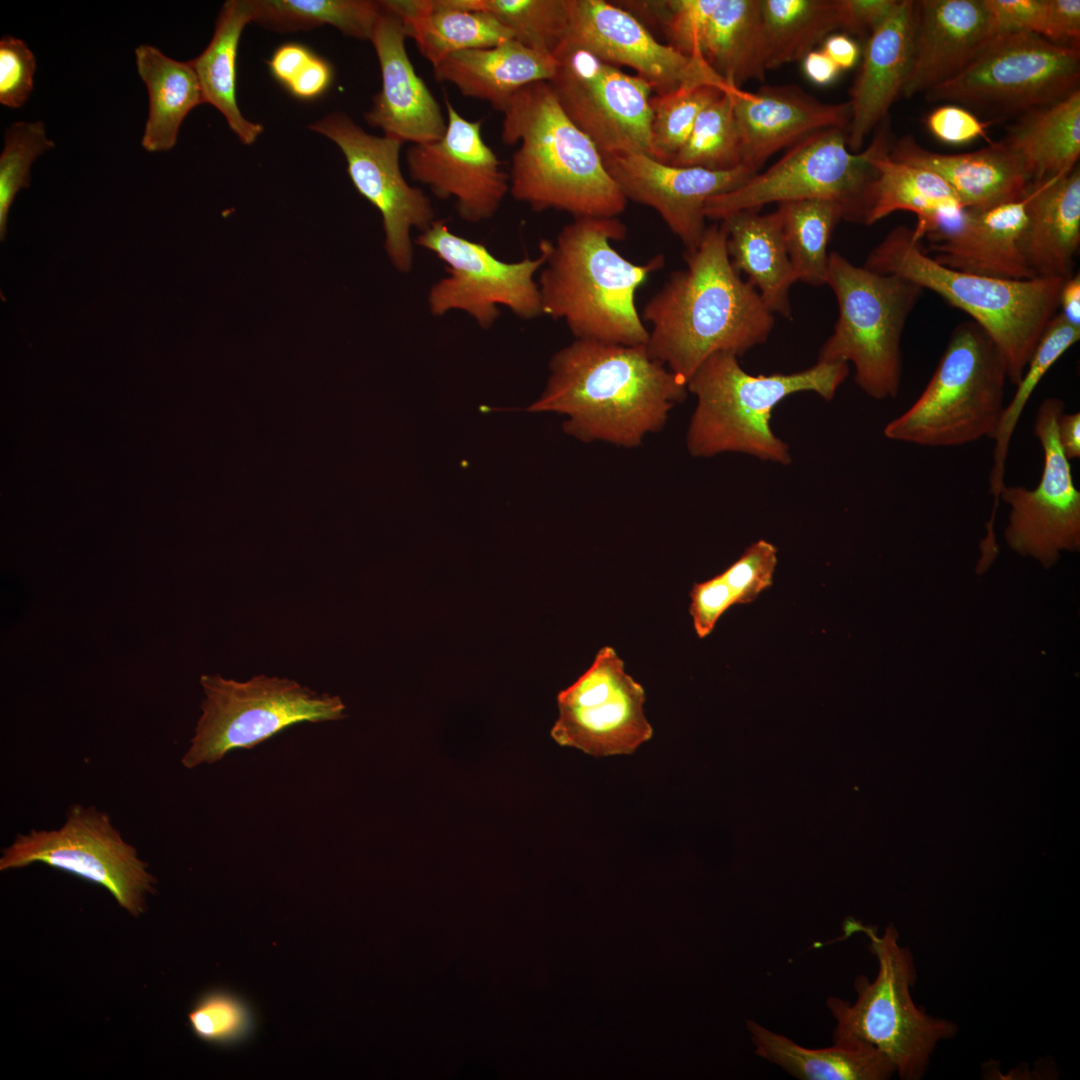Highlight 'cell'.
<instances>
[{
	"label": "cell",
	"instance_id": "obj_1",
	"mask_svg": "<svg viewBox=\"0 0 1080 1080\" xmlns=\"http://www.w3.org/2000/svg\"><path fill=\"white\" fill-rule=\"evenodd\" d=\"M549 371L542 394L527 410L566 415L565 433L583 442L637 447L663 428L688 392L686 381L646 345L575 338L552 356Z\"/></svg>",
	"mask_w": 1080,
	"mask_h": 1080
},
{
	"label": "cell",
	"instance_id": "obj_2",
	"mask_svg": "<svg viewBox=\"0 0 1080 1080\" xmlns=\"http://www.w3.org/2000/svg\"><path fill=\"white\" fill-rule=\"evenodd\" d=\"M726 242L721 222L707 227L697 249L685 252L686 267L643 308L649 354L686 382L716 352L740 357L765 343L775 324L758 291L733 268Z\"/></svg>",
	"mask_w": 1080,
	"mask_h": 1080
},
{
	"label": "cell",
	"instance_id": "obj_3",
	"mask_svg": "<svg viewBox=\"0 0 1080 1080\" xmlns=\"http://www.w3.org/2000/svg\"><path fill=\"white\" fill-rule=\"evenodd\" d=\"M502 113V142L519 144L508 173L515 200L574 218L617 217L625 210L628 201L600 151L564 113L548 82L519 90Z\"/></svg>",
	"mask_w": 1080,
	"mask_h": 1080
},
{
	"label": "cell",
	"instance_id": "obj_4",
	"mask_svg": "<svg viewBox=\"0 0 1080 1080\" xmlns=\"http://www.w3.org/2000/svg\"><path fill=\"white\" fill-rule=\"evenodd\" d=\"M627 227L617 217H580L565 225L541 268L542 314L562 320L578 339L646 345L648 330L635 293L662 268V255L635 264L611 242L624 240Z\"/></svg>",
	"mask_w": 1080,
	"mask_h": 1080
},
{
	"label": "cell",
	"instance_id": "obj_5",
	"mask_svg": "<svg viewBox=\"0 0 1080 1080\" xmlns=\"http://www.w3.org/2000/svg\"><path fill=\"white\" fill-rule=\"evenodd\" d=\"M864 267L905 278L969 315L994 345L1007 380L1017 385L1056 315L1066 279L992 278L945 267L922 246L913 229L898 226L869 253Z\"/></svg>",
	"mask_w": 1080,
	"mask_h": 1080
},
{
	"label": "cell",
	"instance_id": "obj_6",
	"mask_svg": "<svg viewBox=\"0 0 1080 1080\" xmlns=\"http://www.w3.org/2000/svg\"><path fill=\"white\" fill-rule=\"evenodd\" d=\"M738 358L716 352L687 380L688 392L697 399L687 430V449L698 458L735 452L788 465L792 461L789 446L771 427L773 410L800 392L832 400L848 376V363L816 362L789 374L752 375Z\"/></svg>",
	"mask_w": 1080,
	"mask_h": 1080
},
{
	"label": "cell",
	"instance_id": "obj_7",
	"mask_svg": "<svg viewBox=\"0 0 1080 1080\" xmlns=\"http://www.w3.org/2000/svg\"><path fill=\"white\" fill-rule=\"evenodd\" d=\"M844 924L845 933L859 932L868 938L878 972L872 981L864 975L855 978L853 1003L836 996L827 998L826 1007L836 1021L832 1041L871 1044L891 1061L901 1079L919 1080L937 1045L954 1037L958 1026L927 1014L914 1003L911 988L917 981V970L913 954L900 944L893 923L882 935L877 927L851 918Z\"/></svg>",
	"mask_w": 1080,
	"mask_h": 1080
},
{
	"label": "cell",
	"instance_id": "obj_8",
	"mask_svg": "<svg viewBox=\"0 0 1080 1080\" xmlns=\"http://www.w3.org/2000/svg\"><path fill=\"white\" fill-rule=\"evenodd\" d=\"M1005 366L974 323L952 332L918 399L884 427L890 440L924 447H954L992 438L1004 410Z\"/></svg>",
	"mask_w": 1080,
	"mask_h": 1080
},
{
	"label": "cell",
	"instance_id": "obj_9",
	"mask_svg": "<svg viewBox=\"0 0 1080 1080\" xmlns=\"http://www.w3.org/2000/svg\"><path fill=\"white\" fill-rule=\"evenodd\" d=\"M839 316L817 362H851L855 383L876 400L894 398L902 377L901 338L923 289L895 274L852 264L829 253L827 284Z\"/></svg>",
	"mask_w": 1080,
	"mask_h": 1080
},
{
	"label": "cell",
	"instance_id": "obj_10",
	"mask_svg": "<svg viewBox=\"0 0 1080 1080\" xmlns=\"http://www.w3.org/2000/svg\"><path fill=\"white\" fill-rule=\"evenodd\" d=\"M1079 47L1034 33L996 35L955 77L925 93L990 116L993 123L1054 103L1079 89Z\"/></svg>",
	"mask_w": 1080,
	"mask_h": 1080
},
{
	"label": "cell",
	"instance_id": "obj_11",
	"mask_svg": "<svg viewBox=\"0 0 1080 1080\" xmlns=\"http://www.w3.org/2000/svg\"><path fill=\"white\" fill-rule=\"evenodd\" d=\"M200 684L202 713L181 759L187 769L214 764L235 749H253L293 725L345 716L339 696L287 678L257 675L240 682L216 674L202 675Z\"/></svg>",
	"mask_w": 1080,
	"mask_h": 1080
},
{
	"label": "cell",
	"instance_id": "obj_12",
	"mask_svg": "<svg viewBox=\"0 0 1080 1080\" xmlns=\"http://www.w3.org/2000/svg\"><path fill=\"white\" fill-rule=\"evenodd\" d=\"M875 175L870 145L852 152L846 130H824L793 145L775 164L738 188L709 198L704 214L721 221L769 203L821 199L838 203L844 220L864 224Z\"/></svg>",
	"mask_w": 1080,
	"mask_h": 1080
},
{
	"label": "cell",
	"instance_id": "obj_13",
	"mask_svg": "<svg viewBox=\"0 0 1080 1080\" xmlns=\"http://www.w3.org/2000/svg\"><path fill=\"white\" fill-rule=\"evenodd\" d=\"M44 863L107 889L119 906L138 917L157 892V879L110 816L94 806L72 804L59 829L18 834L2 850L0 870Z\"/></svg>",
	"mask_w": 1080,
	"mask_h": 1080
},
{
	"label": "cell",
	"instance_id": "obj_14",
	"mask_svg": "<svg viewBox=\"0 0 1080 1080\" xmlns=\"http://www.w3.org/2000/svg\"><path fill=\"white\" fill-rule=\"evenodd\" d=\"M549 241L541 239L535 258L506 262L484 244L453 233L444 220H435L415 240L446 265L447 275L429 289L430 313L441 317L461 311L485 330L495 325L501 306L520 319L539 317L541 299L534 276L546 262Z\"/></svg>",
	"mask_w": 1080,
	"mask_h": 1080
},
{
	"label": "cell",
	"instance_id": "obj_15",
	"mask_svg": "<svg viewBox=\"0 0 1080 1080\" xmlns=\"http://www.w3.org/2000/svg\"><path fill=\"white\" fill-rule=\"evenodd\" d=\"M548 82L568 118L603 157L651 149V86L582 49L554 56Z\"/></svg>",
	"mask_w": 1080,
	"mask_h": 1080
},
{
	"label": "cell",
	"instance_id": "obj_16",
	"mask_svg": "<svg viewBox=\"0 0 1080 1080\" xmlns=\"http://www.w3.org/2000/svg\"><path fill=\"white\" fill-rule=\"evenodd\" d=\"M1064 409L1063 400L1049 397L1036 413L1033 431L1043 450L1037 486L1004 485L999 495L1010 508L1004 531L1007 546L1046 569L1057 564L1062 553L1080 549V491L1057 435Z\"/></svg>",
	"mask_w": 1080,
	"mask_h": 1080
},
{
	"label": "cell",
	"instance_id": "obj_17",
	"mask_svg": "<svg viewBox=\"0 0 1080 1080\" xmlns=\"http://www.w3.org/2000/svg\"><path fill=\"white\" fill-rule=\"evenodd\" d=\"M342 151L352 184L382 217L384 247L394 267L408 273L413 266L412 229L426 230L436 219L430 198L411 186L400 168V141L367 133L343 112L330 113L309 125Z\"/></svg>",
	"mask_w": 1080,
	"mask_h": 1080
},
{
	"label": "cell",
	"instance_id": "obj_18",
	"mask_svg": "<svg viewBox=\"0 0 1080 1080\" xmlns=\"http://www.w3.org/2000/svg\"><path fill=\"white\" fill-rule=\"evenodd\" d=\"M557 701L559 718L551 736L561 746L595 757L631 754L653 735L643 710L644 688L611 646L597 652Z\"/></svg>",
	"mask_w": 1080,
	"mask_h": 1080
},
{
	"label": "cell",
	"instance_id": "obj_19",
	"mask_svg": "<svg viewBox=\"0 0 1080 1080\" xmlns=\"http://www.w3.org/2000/svg\"><path fill=\"white\" fill-rule=\"evenodd\" d=\"M568 30L555 52L585 50L601 61L632 68L656 94L713 85L733 90L701 57L685 56L659 42L636 17L604 0H566Z\"/></svg>",
	"mask_w": 1080,
	"mask_h": 1080
},
{
	"label": "cell",
	"instance_id": "obj_20",
	"mask_svg": "<svg viewBox=\"0 0 1080 1080\" xmlns=\"http://www.w3.org/2000/svg\"><path fill=\"white\" fill-rule=\"evenodd\" d=\"M447 127L434 142L412 144L405 154L412 180L440 199L454 200L468 223L490 220L509 192V174L482 136V121L468 120L444 99Z\"/></svg>",
	"mask_w": 1080,
	"mask_h": 1080
},
{
	"label": "cell",
	"instance_id": "obj_21",
	"mask_svg": "<svg viewBox=\"0 0 1080 1080\" xmlns=\"http://www.w3.org/2000/svg\"><path fill=\"white\" fill-rule=\"evenodd\" d=\"M605 167L628 200L656 210L670 231L692 252L706 230L704 207L716 195L732 191L754 172L741 165L712 171L662 163L646 153L603 157Z\"/></svg>",
	"mask_w": 1080,
	"mask_h": 1080
},
{
	"label": "cell",
	"instance_id": "obj_22",
	"mask_svg": "<svg viewBox=\"0 0 1080 1080\" xmlns=\"http://www.w3.org/2000/svg\"><path fill=\"white\" fill-rule=\"evenodd\" d=\"M406 38L401 20L382 8L370 39L380 66L381 89L364 119L384 136L403 144L430 143L444 135L447 122L440 104L415 71Z\"/></svg>",
	"mask_w": 1080,
	"mask_h": 1080
},
{
	"label": "cell",
	"instance_id": "obj_23",
	"mask_svg": "<svg viewBox=\"0 0 1080 1080\" xmlns=\"http://www.w3.org/2000/svg\"><path fill=\"white\" fill-rule=\"evenodd\" d=\"M1027 203L1028 192L990 208H964L954 221L924 236L931 257L945 267L986 277H1036L1022 248Z\"/></svg>",
	"mask_w": 1080,
	"mask_h": 1080
},
{
	"label": "cell",
	"instance_id": "obj_24",
	"mask_svg": "<svg viewBox=\"0 0 1080 1080\" xmlns=\"http://www.w3.org/2000/svg\"><path fill=\"white\" fill-rule=\"evenodd\" d=\"M742 140V165L757 173L776 152L829 129L847 131L850 106L825 103L794 85L732 93Z\"/></svg>",
	"mask_w": 1080,
	"mask_h": 1080
},
{
	"label": "cell",
	"instance_id": "obj_25",
	"mask_svg": "<svg viewBox=\"0 0 1080 1080\" xmlns=\"http://www.w3.org/2000/svg\"><path fill=\"white\" fill-rule=\"evenodd\" d=\"M994 37L982 0L914 3L911 60L902 91L927 93L961 72Z\"/></svg>",
	"mask_w": 1080,
	"mask_h": 1080
},
{
	"label": "cell",
	"instance_id": "obj_26",
	"mask_svg": "<svg viewBox=\"0 0 1080 1080\" xmlns=\"http://www.w3.org/2000/svg\"><path fill=\"white\" fill-rule=\"evenodd\" d=\"M913 0H899L892 13L869 35L858 75L851 89L850 151L859 152L866 137L887 116L902 94L911 60Z\"/></svg>",
	"mask_w": 1080,
	"mask_h": 1080
},
{
	"label": "cell",
	"instance_id": "obj_27",
	"mask_svg": "<svg viewBox=\"0 0 1080 1080\" xmlns=\"http://www.w3.org/2000/svg\"><path fill=\"white\" fill-rule=\"evenodd\" d=\"M889 153L936 173L965 208L986 209L1019 200L1031 186L1022 162L1002 140L974 152L944 154L923 148L907 135L893 141Z\"/></svg>",
	"mask_w": 1080,
	"mask_h": 1080
},
{
	"label": "cell",
	"instance_id": "obj_28",
	"mask_svg": "<svg viewBox=\"0 0 1080 1080\" xmlns=\"http://www.w3.org/2000/svg\"><path fill=\"white\" fill-rule=\"evenodd\" d=\"M886 119L880 123L879 131L869 144L876 175L864 224H874L896 211H909L917 216L913 230L923 239L954 221L965 207L936 173L890 155L893 140Z\"/></svg>",
	"mask_w": 1080,
	"mask_h": 1080
},
{
	"label": "cell",
	"instance_id": "obj_29",
	"mask_svg": "<svg viewBox=\"0 0 1080 1080\" xmlns=\"http://www.w3.org/2000/svg\"><path fill=\"white\" fill-rule=\"evenodd\" d=\"M1080 246V170L1031 184L1022 238L1026 261L1035 276L1073 275Z\"/></svg>",
	"mask_w": 1080,
	"mask_h": 1080
},
{
	"label": "cell",
	"instance_id": "obj_30",
	"mask_svg": "<svg viewBox=\"0 0 1080 1080\" xmlns=\"http://www.w3.org/2000/svg\"><path fill=\"white\" fill-rule=\"evenodd\" d=\"M556 67L553 56L510 39L494 47L453 53L432 68L437 81L448 82L463 96L502 112L525 86L549 82Z\"/></svg>",
	"mask_w": 1080,
	"mask_h": 1080
},
{
	"label": "cell",
	"instance_id": "obj_31",
	"mask_svg": "<svg viewBox=\"0 0 1080 1080\" xmlns=\"http://www.w3.org/2000/svg\"><path fill=\"white\" fill-rule=\"evenodd\" d=\"M759 211L735 212L720 221L727 234L728 256L733 268L748 277L767 308L790 319L789 293L797 278L786 250L781 217L777 210L768 214Z\"/></svg>",
	"mask_w": 1080,
	"mask_h": 1080
},
{
	"label": "cell",
	"instance_id": "obj_32",
	"mask_svg": "<svg viewBox=\"0 0 1080 1080\" xmlns=\"http://www.w3.org/2000/svg\"><path fill=\"white\" fill-rule=\"evenodd\" d=\"M380 4L401 20L407 37L432 67L453 53L513 39L488 13L463 9L454 0H383Z\"/></svg>",
	"mask_w": 1080,
	"mask_h": 1080
},
{
	"label": "cell",
	"instance_id": "obj_33",
	"mask_svg": "<svg viewBox=\"0 0 1080 1080\" xmlns=\"http://www.w3.org/2000/svg\"><path fill=\"white\" fill-rule=\"evenodd\" d=\"M754 1053L800 1080H887L891 1061L860 1040H835L830 1047L806 1048L755 1020H747Z\"/></svg>",
	"mask_w": 1080,
	"mask_h": 1080
},
{
	"label": "cell",
	"instance_id": "obj_34",
	"mask_svg": "<svg viewBox=\"0 0 1080 1080\" xmlns=\"http://www.w3.org/2000/svg\"><path fill=\"white\" fill-rule=\"evenodd\" d=\"M1002 141L1020 159L1031 184L1070 173L1080 155V90L1020 115Z\"/></svg>",
	"mask_w": 1080,
	"mask_h": 1080
},
{
	"label": "cell",
	"instance_id": "obj_35",
	"mask_svg": "<svg viewBox=\"0 0 1080 1080\" xmlns=\"http://www.w3.org/2000/svg\"><path fill=\"white\" fill-rule=\"evenodd\" d=\"M135 58L149 99L141 145L148 152L168 151L185 117L205 103L198 77L190 61L172 59L152 45H139Z\"/></svg>",
	"mask_w": 1080,
	"mask_h": 1080
},
{
	"label": "cell",
	"instance_id": "obj_36",
	"mask_svg": "<svg viewBox=\"0 0 1080 1080\" xmlns=\"http://www.w3.org/2000/svg\"><path fill=\"white\" fill-rule=\"evenodd\" d=\"M252 22L249 0H228L218 14L213 36L204 51L190 60L204 101L214 106L246 145L256 141L263 125L249 121L237 102V55L245 26Z\"/></svg>",
	"mask_w": 1080,
	"mask_h": 1080
},
{
	"label": "cell",
	"instance_id": "obj_37",
	"mask_svg": "<svg viewBox=\"0 0 1080 1080\" xmlns=\"http://www.w3.org/2000/svg\"><path fill=\"white\" fill-rule=\"evenodd\" d=\"M701 56L732 87L765 78L760 0H720L707 24Z\"/></svg>",
	"mask_w": 1080,
	"mask_h": 1080
},
{
	"label": "cell",
	"instance_id": "obj_38",
	"mask_svg": "<svg viewBox=\"0 0 1080 1080\" xmlns=\"http://www.w3.org/2000/svg\"><path fill=\"white\" fill-rule=\"evenodd\" d=\"M777 548L760 539L749 545L725 571L695 583L689 593V613L699 638L707 637L733 605L753 602L773 583Z\"/></svg>",
	"mask_w": 1080,
	"mask_h": 1080
},
{
	"label": "cell",
	"instance_id": "obj_39",
	"mask_svg": "<svg viewBox=\"0 0 1080 1080\" xmlns=\"http://www.w3.org/2000/svg\"><path fill=\"white\" fill-rule=\"evenodd\" d=\"M766 69L803 60L840 29L837 0H760Z\"/></svg>",
	"mask_w": 1080,
	"mask_h": 1080
},
{
	"label": "cell",
	"instance_id": "obj_40",
	"mask_svg": "<svg viewBox=\"0 0 1080 1080\" xmlns=\"http://www.w3.org/2000/svg\"><path fill=\"white\" fill-rule=\"evenodd\" d=\"M252 22L280 32L331 25L344 35L371 39L382 13L371 0H249Z\"/></svg>",
	"mask_w": 1080,
	"mask_h": 1080
},
{
	"label": "cell",
	"instance_id": "obj_41",
	"mask_svg": "<svg viewBox=\"0 0 1080 1080\" xmlns=\"http://www.w3.org/2000/svg\"><path fill=\"white\" fill-rule=\"evenodd\" d=\"M783 237L797 281L811 286L827 284V251L842 207L833 201L808 199L778 204Z\"/></svg>",
	"mask_w": 1080,
	"mask_h": 1080
},
{
	"label": "cell",
	"instance_id": "obj_42",
	"mask_svg": "<svg viewBox=\"0 0 1080 1080\" xmlns=\"http://www.w3.org/2000/svg\"><path fill=\"white\" fill-rule=\"evenodd\" d=\"M1080 339V328L1069 324L1060 314L1055 315L1046 327L1039 343L1016 385L1017 390L1004 407L995 440L994 464L990 475V492L994 496L993 508L999 505V495L1004 483L1005 462L1010 440L1020 416L1034 390L1049 369Z\"/></svg>",
	"mask_w": 1080,
	"mask_h": 1080
},
{
	"label": "cell",
	"instance_id": "obj_43",
	"mask_svg": "<svg viewBox=\"0 0 1080 1080\" xmlns=\"http://www.w3.org/2000/svg\"><path fill=\"white\" fill-rule=\"evenodd\" d=\"M463 9L488 13L513 39L554 57L568 30L566 0H454Z\"/></svg>",
	"mask_w": 1080,
	"mask_h": 1080
},
{
	"label": "cell",
	"instance_id": "obj_44",
	"mask_svg": "<svg viewBox=\"0 0 1080 1080\" xmlns=\"http://www.w3.org/2000/svg\"><path fill=\"white\" fill-rule=\"evenodd\" d=\"M737 89L725 92L700 113L684 145L669 164L712 171L732 170L742 165V140L732 97Z\"/></svg>",
	"mask_w": 1080,
	"mask_h": 1080
},
{
	"label": "cell",
	"instance_id": "obj_45",
	"mask_svg": "<svg viewBox=\"0 0 1080 1080\" xmlns=\"http://www.w3.org/2000/svg\"><path fill=\"white\" fill-rule=\"evenodd\" d=\"M728 91L731 90L713 85H698L652 96L649 156L669 164L684 145L700 113Z\"/></svg>",
	"mask_w": 1080,
	"mask_h": 1080
},
{
	"label": "cell",
	"instance_id": "obj_46",
	"mask_svg": "<svg viewBox=\"0 0 1080 1080\" xmlns=\"http://www.w3.org/2000/svg\"><path fill=\"white\" fill-rule=\"evenodd\" d=\"M54 146V142L47 137L46 126L42 121H18L5 129L4 146L0 154L1 240L6 236L8 214L16 194L29 187L33 162Z\"/></svg>",
	"mask_w": 1080,
	"mask_h": 1080
},
{
	"label": "cell",
	"instance_id": "obj_47",
	"mask_svg": "<svg viewBox=\"0 0 1080 1080\" xmlns=\"http://www.w3.org/2000/svg\"><path fill=\"white\" fill-rule=\"evenodd\" d=\"M188 1022L198 1038L219 1045L243 1041L254 1027L249 1006L239 997L220 990L202 996L190 1010Z\"/></svg>",
	"mask_w": 1080,
	"mask_h": 1080
},
{
	"label": "cell",
	"instance_id": "obj_48",
	"mask_svg": "<svg viewBox=\"0 0 1080 1080\" xmlns=\"http://www.w3.org/2000/svg\"><path fill=\"white\" fill-rule=\"evenodd\" d=\"M37 62L27 44L14 36L0 40V103L17 109L28 100L33 90Z\"/></svg>",
	"mask_w": 1080,
	"mask_h": 1080
},
{
	"label": "cell",
	"instance_id": "obj_49",
	"mask_svg": "<svg viewBox=\"0 0 1080 1080\" xmlns=\"http://www.w3.org/2000/svg\"><path fill=\"white\" fill-rule=\"evenodd\" d=\"M991 124L992 121L982 120L970 110L955 104L938 106L925 118L929 132L939 141L951 145L987 138V128Z\"/></svg>",
	"mask_w": 1080,
	"mask_h": 1080
},
{
	"label": "cell",
	"instance_id": "obj_50",
	"mask_svg": "<svg viewBox=\"0 0 1080 1080\" xmlns=\"http://www.w3.org/2000/svg\"><path fill=\"white\" fill-rule=\"evenodd\" d=\"M994 36L1013 33L1039 34L1045 0H982Z\"/></svg>",
	"mask_w": 1080,
	"mask_h": 1080
},
{
	"label": "cell",
	"instance_id": "obj_51",
	"mask_svg": "<svg viewBox=\"0 0 1080 1080\" xmlns=\"http://www.w3.org/2000/svg\"><path fill=\"white\" fill-rule=\"evenodd\" d=\"M899 0H837L840 29L859 37L869 35L892 13Z\"/></svg>",
	"mask_w": 1080,
	"mask_h": 1080
},
{
	"label": "cell",
	"instance_id": "obj_52",
	"mask_svg": "<svg viewBox=\"0 0 1080 1080\" xmlns=\"http://www.w3.org/2000/svg\"><path fill=\"white\" fill-rule=\"evenodd\" d=\"M1038 35L1059 45L1079 47L1080 1L1045 0Z\"/></svg>",
	"mask_w": 1080,
	"mask_h": 1080
},
{
	"label": "cell",
	"instance_id": "obj_53",
	"mask_svg": "<svg viewBox=\"0 0 1080 1080\" xmlns=\"http://www.w3.org/2000/svg\"><path fill=\"white\" fill-rule=\"evenodd\" d=\"M333 76L331 64L315 54L286 90L297 99L315 100L328 91Z\"/></svg>",
	"mask_w": 1080,
	"mask_h": 1080
},
{
	"label": "cell",
	"instance_id": "obj_54",
	"mask_svg": "<svg viewBox=\"0 0 1080 1080\" xmlns=\"http://www.w3.org/2000/svg\"><path fill=\"white\" fill-rule=\"evenodd\" d=\"M314 55L307 46L289 42L280 45L267 64L272 77L286 89Z\"/></svg>",
	"mask_w": 1080,
	"mask_h": 1080
},
{
	"label": "cell",
	"instance_id": "obj_55",
	"mask_svg": "<svg viewBox=\"0 0 1080 1080\" xmlns=\"http://www.w3.org/2000/svg\"><path fill=\"white\" fill-rule=\"evenodd\" d=\"M821 50L834 62L839 70L853 68L860 58V48L856 41L845 33H833L824 41Z\"/></svg>",
	"mask_w": 1080,
	"mask_h": 1080
},
{
	"label": "cell",
	"instance_id": "obj_56",
	"mask_svg": "<svg viewBox=\"0 0 1080 1080\" xmlns=\"http://www.w3.org/2000/svg\"><path fill=\"white\" fill-rule=\"evenodd\" d=\"M802 67L806 77L817 85L830 84L840 72L834 62L821 49H814L809 52L802 60Z\"/></svg>",
	"mask_w": 1080,
	"mask_h": 1080
},
{
	"label": "cell",
	"instance_id": "obj_57",
	"mask_svg": "<svg viewBox=\"0 0 1080 1080\" xmlns=\"http://www.w3.org/2000/svg\"><path fill=\"white\" fill-rule=\"evenodd\" d=\"M1057 435L1065 457L1070 461L1080 457V413H1062L1057 422Z\"/></svg>",
	"mask_w": 1080,
	"mask_h": 1080
},
{
	"label": "cell",
	"instance_id": "obj_58",
	"mask_svg": "<svg viewBox=\"0 0 1080 1080\" xmlns=\"http://www.w3.org/2000/svg\"><path fill=\"white\" fill-rule=\"evenodd\" d=\"M1060 315L1071 325L1080 328V275L1079 273L1067 278L1060 290L1058 298Z\"/></svg>",
	"mask_w": 1080,
	"mask_h": 1080
}]
</instances>
